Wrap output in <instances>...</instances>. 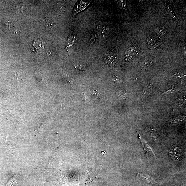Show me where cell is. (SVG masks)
<instances>
[{
  "label": "cell",
  "mask_w": 186,
  "mask_h": 186,
  "mask_svg": "<svg viewBox=\"0 0 186 186\" xmlns=\"http://www.w3.org/2000/svg\"><path fill=\"white\" fill-rule=\"evenodd\" d=\"M112 80L116 83L118 84H121L122 82V81L117 76H114L113 77Z\"/></svg>",
  "instance_id": "8fae6325"
},
{
  "label": "cell",
  "mask_w": 186,
  "mask_h": 186,
  "mask_svg": "<svg viewBox=\"0 0 186 186\" xmlns=\"http://www.w3.org/2000/svg\"><path fill=\"white\" fill-rule=\"evenodd\" d=\"M119 6L121 7V8L124 9L126 8V2L125 1H120L119 2Z\"/></svg>",
  "instance_id": "7c38bea8"
},
{
  "label": "cell",
  "mask_w": 186,
  "mask_h": 186,
  "mask_svg": "<svg viewBox=\"0 0 186 186\" xmlns=\"http://www.w3.org/2000/svg\"><path fill=\"white\" fill-rule=\"evenodd\" d=\"M118 58L117 56L114 51L110 52L107 56L106 58V62L107 64L110 66H113L114 65L117 61Z\"/></svg>",
  "instance_id": "6da1fadb"
},
{
  "label": "cell",
  "mask_w": 186,
  "mask_h": 186,
  "mask_svg": "<svg viewBox=\"0 0 186 186\" xmlns=\"http://www.w3.org/2000/svg\"><path fill=\"white\" fill-rule=\"evenodd\" d=\"M139 177L143 181L148 183L157 184V182L150 175L143 173H137V174Z\"/></svg>",
  "instance_id": "5b68a950"
},
{
  "label": "cell",
  "mask_w": 186,
  "mask_h": 186,
  "mask_svg": "<svg viewBox=\"0 0 186 186\" xmlns=\"http://www.w3.org/2000/svg\"><path fill=\"white\" fill-rule=\"evenodd\" d=\"M164 4L165 8H166L168 12L171 15L172 17H173L174 18H176L177 16H176L173 10V9L172 8V6L170 3L168 1H166L165 2Z\"/></svg>",
  "instance_id": "52a82bcc"
},
{
  "label": "cell",
  "mask_w": 186,
  "mask_h": 186,
  "mask_svg": "<svg viewBox=\"0 0 186 186\" xmlns=\"http://www.w3.org/2000/svg\"><path fill=\"white\" fill-rule=\"evenodd\" d=\"M117 95L121 98L125 99L127 97V92L125 90H120L117 92Z\"/></svg>",
  "instance_id": "9c48e42d"
},
{
  "label": "cell",
  "mask_w": 186,
  "mask_h": 186,
  "mask_svg": "<svg viewBox=\"0 0 186 186\" xmlns=\"http://www.w3.org/2000/svg\"><path fill=\"white\" fill-rule=\"evenodd\" d=\"M181 154L180 149L177 146H173L170 151V156L176 160H179Z\"/></svg>",
  "instance_id": "277c9868"
},
{
  "label": "cell",
  "mask_w": 186,
  "mask_h": 186,
  "mask_svg": "<svg viewBox=\"0 0 186 186\" xmlns=\"http://www.w3.org/2000/svg\"><path fill=\"white\" fill-rule=\"evenodd\" d=\"M88 2L86 1H81L79 3H78L76 6L75 9L74 11V15L76 14L79 12L81 11L83 9H84L88 5Z\"/></svg>",
  "instance_id": "8992f818"
},
{
  "label": "cell",
  "mask_w": 186,
  "mask_h": 186,
  "mask_svg": "<svg viewBox=\"0 0 186 186\" xmlns=\"http://www.w3.org/2000/svg\"><path fill=\"white\" fill-rule=\"evenodd\" d=\"M74 67L79 70L85 71L86 70V66L84 65L75 64L73 65Z\"/></svg>",
  "instance_id": "30bf717a"
},
{
  "label": "cell",
  "mask_w": 186,
  "mask_h": 186,
  "mask_svg": "<svg viewBox=\"0 0 186 186\" xmlns=\"http://www.w3.org/2000/svg\"><path fill=\"white\" fill-rule=\"evenodd\" d=\"M158 38L151 36L147 38V41L149 49H153L160 45V40Z\"/></svg>",
  "instance_id": "7a4b0ae2"
},
{
  "label": "cell",
  "mask_w": 186,
  "mask_h": 186,
  "mask_svg": "<svg viewBox=\"0 0 186 186\" xmlns=\"http://www.w3.org/2000/svg\"><path fill=\"white\" fill-rule=\"evenodd\" d=\"M167 27L165 26L158 27L156 29V32L158 36L163 37L165 35L167 32Z\"/></svg>",
  "instance_id": "ba28073f"
},
{
  "label": "cell",
  "mask_w": 186,
  "mask_h": 186,
  "mask_svg": "<svg viewBox=\"0 0 186 186\" xmlns=\"http://www.w3.org/2000/svg\"><path fill=\"white\" fill-rule=\"evenodd\" d=\"M139 139L140 140V142L142 144V145L144 148V150L146 152V154L148 155H150L152 156L155 157V154L154 152L148 144L145 141L143 140L142 138H141L140 136L139 135Z\"/></svg>",
  "instance_id": "3957f363"
}]
</instances>
